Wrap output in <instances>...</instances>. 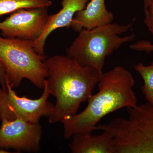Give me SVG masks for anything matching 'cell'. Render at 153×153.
<instances>
[{
    "label": "cell",
    "instance_id": "cell-1",
    "mask_svg": "<svg viewBox=\"0 0 153 153\" xmlns=\"http://www.w3.org/2000/svg\"><path fill=\"white\" fill-rule=\"evenodd\" d=\"M47 88L56 103L49 123L62 122L77 114L80 104L92 95L102 74L95 68L82 66L67 55H56L44 61Z\"/></svg>",
    "mask_w": 153,
    "mask_h": 153
},
{
    "label": "cell",
    "instance_id": "cell-17",
    "mask_svg": "<svg viewBox=\"0 0 153 153\" xmlns=\"http://www.w3.org/2000/svg\"><path fill=\"white\" fill-rule=\"evenodd\" d=\"M144 4V12L145 13L146 12L148 9V0H143Z\"/></svg>",
    "mask_w": 153,
    "mask_h": 153
},
{
    "label": "cell",
    "instance_id": "cell-6",
    "mask_svg": "<svg viewBox=\"0 0 153 153\" xmlns=\"http://www.w3.org/2000/svg\"><path fill=\"white\" fill-rule=\"evenodd\" d=\"M7 85L6 90L0 87L1 121L21 119L29 122L38 123L41 117H49L52 113L54 105L48 100L50 94L46 80L42 95L36 99L19 96L13 90L8 78Z\"/></svg>",
    "mask_w": 153,
    "mask_h": 153
},
{
    "label": "cell",
    "instance_id": "cell-15",
    "mask_svg": "<svg viewBox=\"0 0 153 153\" xmlns=\"http://www.w3.org/2000/svg\"><path fill=\"white\" fill-rule=\"evenodd\" d=\"M145 14L144 23L153 36V0H148L147 10Z\"/></svg>",
    "mask_w": 153,
    "mask_h": 153
},
{
    "label": "cell",
    "instance_id": "cell-18",
    "mask_svg": "<svg viewBox=\"0 0 153 153\" xmlns=\"http://www.w3.org/2000/svg\"><path fill=\"white\" fill-rule=\"evenodd\" d=\"M10 152L4 149H0V153H9Z\"/></svg>",
    "mask_w": 153,
    "mask_h": 153
},
{
    "label": "cell",
    "instance_id": "cell-10",
    "mask_svg": "<svg viewBox=\"0 0 153 153\" xmlns=\"http://www.w3.org/2000/svg\"><path fill=\"white\" fill-rule=\"evenodd\" d=\"M114 19L112 12L107 10L105 0H91L74 15L71 27L79 33L82 29L90 30L112 23Z\"/></svg>",
    "mask_w": 153,
    "mask_h": 153
},
{
    "label": "cell",
    "instance_id": "cell-16",
    "mask_svg": "<svg viewBox=\"0 0 153 153\" xmlns=\"http://www.w3.org/2000/svg\"><path fill=\"white\" fill-rule=\"evenodd\" d=\"M8 76L6 73L5 68L3 63L0 61V84L3 89H7V82Z\"/></svg>",
    "mask_w": 153,
    "mask_h": 153
},
{
    "label": "cell",
    "instance_id": "cell-12",
    "mask_svg": "<svg viewBox=\"0 0 153 153\" xmlns=\"http://www.w3.org/2000/svg\"><path fill=\"white\" fill-rule=\"evenodd\" d=\"M52 4L49 0H0V16L21 9L48 8Z\"/></svg>",
    "mask_w": 153,
    "mask_h": 153
},
{
    "label": "cell",
    "instance_id": "cell-13",
    "mask_svg": "<svg viewBox=\"0 0 153 153\" xmlns=\"http://www.w3.org/2000/svg\"><path fill=\"white\" fill-rule=\"evenodd\" d=\"M134 67L143 80L141 90L145 99L153 105V61L149 66L139 63L134 65Z\"/></svg>",
    "mask_w": 153,
    "mask_h": 153
},
{
    "label": "cell",
    "instance_id": "cell-14",
    "mask_svg": "<svg viewBox=\"0 0 153 153\" xmlns=\"http://www.w3.org/2000/svg\"><path fill=\"white\" fill-rule=\"evenodd\" d=\"M130 49L138 52L149 53L153 52V44L151 41L142 40L137 41L129 46Z\"/></svg>",
    "mask_w": 153,
    "mask_h": 153
},
{
    "label": "cell",
    "instance_id": "cell-9",
    "mask_svg": "<svg viewBox=\"0 0 153 153\" xmlns=\"http://www.w3.org/2000/svg\"><path fill=\"white\" fill-rule=\"evenodd\" d=\"M89 0H62V8L56 14L49 15L47 25L41 36L33 42L34 50L41 55H45L44 46L49 35L59 28L71 27L74 15L83 10Z\"/></svg>",
    "mask_w": 153,
    "mask_h": 153
},
{
    "label": "cell",
    "instance_id": "cell-3",
    "mask_svg": "<svg viewBox=\"0 0 153 153\" xmlns=\"http://www.w3.org/2000/svg\"><path fill=\"white\" fill-rule=\"evenodd\" d=\"M133 25L134 22L123 25L112 22L90 30L82 29L66 49V55L80 65L95 68L102 74L106 57L134 39V34L120 36Z\"/></svg>",
    "mask_w": 153,
    "mask_h": 153
},
{
    "label": "cell",
    "instance_id": "cell-11",
    "mask_svg": "<svg viewBox=\"0 0 153 153\" xmlns=\"http://www.w3.org/2000/svg\"><path fill=\"white\" fill-rule=\"evenodd\" d=\"M71 137L68 147L72 153H115L114 140L107 131L98 135L80 133Z\"/></svg>",
    "mask_w": 153,
    "mask_h": 153
},
{
    "label": "cell",
    "instance_id": "cell-8",
    "mask_svg": "<svg viewBox=\"0 0 153 153\" xmlns=\"http://www.w3.org/2000/svg\"><path fill=\"white\" fill-rule=\"evenodd\" d=\"M1 121L0 149H13L19 152L40 151L42 128L39 123H33L21 119Z\"/></svg>",
    "mask_w": 153,
    "mask_h": 153
},
{
    "label": "cell",
    "instance_id": "cell-4",
    "mask_svg": "<svg viewBox=\"0 0 153 153\" xmlns=\"http://www.w3.org/2000/svg\"><path fill=\"white\" fill-rule=\"evenodd\" d=\"M127 118L119 117L98 124L96 130L109 133L115 153H153V105L146 102L126 108Z\"/></svg>",
    "mask_w": 153,
    "mask_h": 153
},
{
    "label": "cell",
    "instance_id": "cell-2",
    "mask_svg": "<svg viewBox=\"0 0 153 153\" xmlns=\"http://www.w3.org/2000/svg\"><path fill=\"white\" fill-rule=\"evenodd\" d=\"M134 84L132 74L122 66H115L102 73L97 84L98 92L89 97L85 109L61 122L65 138L69 139L76 133H92L107 115L123 108L136 106Z\"/></svg>",
    "mask_w": 153,
    "mask_h": 153
},
{
    "label": "cell",
    "instance_id": "cell-7",
    "mask_svg": "<svg viewBox=\"0 0 153 153\" xmlns=\"http://www.w3.org/2000/svg\"><path fill=\"white\" fill-rule=\"evenodd\" d=\"M49 16L47 8L18 10L0 22L1 35L34 42L43 33Z\"/></svg>",
    "mask_w": 153,
    "mask_h": 153
},
{
    "label": "cell",
    "instance_id": "cell-5",
    "mask_svg": "<svg viewBox=\"0 0 153 153\" xmlns=\"http://www.w3.org/2000/svg\"><path fill=\"white\" fill-rule=\"evenodd\" d=\"M33 42L0 36V61L13 88L19 87L26 79L36 87L44 89L48 76L44 63L47 57L35 51Z\"/></svg>",
    "mask_w": 153,
    "mask_h": 153
}]
</instances>
